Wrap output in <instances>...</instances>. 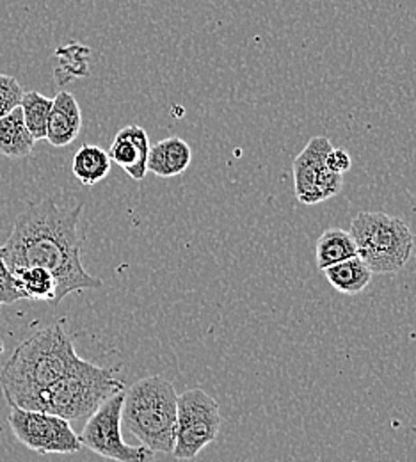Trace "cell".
<instances>
[{
  "instance_id": "1",
  "label": "cell",
  "mask_w": 416,
  "mask_h": 462,
  "mask_svg": "<svg viewBox=\"0 0 416 462\" xmlns=\"http://www.w3.org/2000/svg\"><path fill=\"white\" fill-rule=\"evenodd\" d=\"M84 205L60 208L52 198L29 203L14 221L11 235L0 247L9 271L20 267H42L58 282L52 306L80 290L100 289L102 280L91 276L82 265V235L79 219Z\"/></svg>"
},
{
  "instance_id": "2",
  "label": "cell",
  "mask_w": 416,
  "mask_h": 462,
  "mask_svg": "<svg viewBox=\"0 0 416 462\" xmlns=\"http://www.w3.org/2000/svg\"><path fill=\"white\" fill-rule=\"evenodd\" d=\"M79 359L71 338L60 324L32 333L14 348L0 370V384L7 404L38 411L42 395Z\"/></svg>"
},
{
  "instance_id": "3",
  "label": "cell",
  "mask_w": 416,
  "mask_h": 462,
  "mask_svg": "<svg viewBox=\"0 0 416 462\" xmlns=\"http://www.w3.org/2000/svg\"><path fill=\"white\" fill-rule=\"evenodd\" d=\"M179 393L161 375L139 379L125 390L121 423L155 454H173Z\"/></svg>"
},
{
  "instance_id": "4",
  "label": "cell",
  "mask_w": 416,
  "mask_h": 462,
  "mask_svg": "<svg viewBox=\"0 0 416 462\" xmlns=\"http://www.w3.org/2000/svg\"><path fill=\"white\" fill-rule=\"evenodd\" d=\"M123 390L125 386L115 377L113 368H104L80 357L64 377L42 395L38 411L79 421L89 418L107 399Z\"/></svg>"
},
{
  "instance_id": "5",
  "label": "cell",
  "mask_w": 416,
  "mask_h": 462,
  "mask_svg": "<svg viewBox=\"0 0 416 462\" xmlns=\"http://www.w3.org/2000/svg\"><path fill=\"white\" fill-rule=\"evenodd\" d=\"M357 256L374 274H393L406 267L415 249L410 226L384 212H361L351 223Z\"/></svg>"
},
{
  "instance_id": "6",
  "label": "cell",
  "mask_w": 416,
  "mask_h": 462,
  "mask_svg": "<svg viewBox=\"0 0 416 462\" xmlns=\"http://www.w3.org/2000/svg\"><path fill=\"white\" fill-rule=\"evenodd\" d=\"M7 421L22 445L42 456H71L82 448L69 421L58 414L11 405Z\"/></svg>"
},
{
  "instance_id": "7",
  "label": "cell",
  "mask_w": 416,
  "mask_h": 462,
  "mask_svg": "<svg viewBox=\"0 0 416 462\" xmlns=\"http://www.w3.org/2000/svg\"><path fill=\"white\" fill-rule=\"evenodd\" d=\"M221 412L217 402L201 388L179 395L177 434L173 456L180 461L194 459L219 434Z\"/></svg>"
},
{
  "instance_id": "8",
  "label": "cell",
  "mask_w": 416,
  "mask_h": 462,
  "mask_svg": "<svg viewBox=\"0 0 416 462\" xmlns=\"http://www.w3.org/2000/svg\"><path fill=\"white\" fill-rule=\"evenodd\" d=\"M125 390L107 399L86 421L80 432L82 447L89 448L104 459L116 462H153L155 452L141 447L126 445L121 434V411Z\"/></svg>"
},
{
  "instance_id": "9",
  "label": "cell",
  "mask_w": 416,
  "mask_h": 462,
  "mask_svg": "<svg viewBox=\"0 0 416 462\" xmlns=\"http://www.w3.org/2000/svg\"><path fill=\"white\" fill-rule=\"evenodd\" d=\"M333 144L328 137H311L294 161V190L302 205H317L335 198L344 185V174L333 173L326 157Z\"/></svg>"
},
{
  "instance_id": "10",
  "label": "cell",
  "mask_w": 416,
  "mask_h": 462,
  "mask_svg": "<svg viewBox=\"0 0 416 462\" xmlns=\"http://www.w3.org/2000/svg\"><path fill=\"white\" fill-rule=\"evenodd\" d=\"M150 148L152 146L146 130L139 125H128L115 135L109 157L132 180L141 181L148 173Z\"/></svg>"
},
{
  "instance_id": "11",
  "label": "cell",
  "mask_w": 416,
  "mask_h": 462,
  "mask_svg": "<svg viewBox=\"0 0 416 462\" xmlns=\"http://www.w3.org/2000/svg\"><path fill=\"white\" fill-rule=\"evenodd\" d=\"M82 128V111L75 97L68 91H60L52 98V109L47 125V141L56 146H69L80 134Z\"/></svg>"
},
{
  "instance_id": "12",
  "label": "cell",
  "mask_w": 416,
  "mask_h": 462,
  "mask_svg": "<svg viewBox=\"0 0 416 462\" xmlns=\"http://www.w3.org/2000/svg\"><path fill=\"white\" fill-rule=\"evenodd\" d=\"M192 161V150L181 137H166L150 148L148 171L161 178H173L183 173Z\"/></svg>"
},
{
  "instance_id": "13",
  "label": "cell",
  "mask_w": 416,
  "mask_h": 462,
  "mask_svg": "<svg viewBox=\"0 0 416 462\" xmlns=\"http://www.w3.org/2000/svg\"><path fill=\"white\" fill-rule=\"evenodd\" d=\"M36 139L25 126L22 109L16 107L0 117V153L9 159H23L32 153Z\"/></svg>"
},
{
  "instance_id": "14",
  "label": "cell",
  "mask_w": 416,
  "mask_h": 462,
  "mask_svg": "<svg viewBox=\"0 0 416 462\" xmlns=\"http://www.w3.org/2000/svg\"><path fill=\"white\" fill-rule=\"evenodd\" d=\"M322 273L326 274V280L333 289L346 295H359L370 285L374 276L370 267L357 254L346 262L324 269Z\"/></svg>"
},
{
  "instance_id": "15",
  "label": "cell",
  "mask_w": 416,
  "mask_h": 462,
  "mask_svg": "<svg viewBox=\"0 0 416 462\" xmlns=\"http://www.w3.org/2000/svg\"><path fill=\"white\" fill-rule=\"evenodd\" d=\"M356 254V242H355L351 231L329 228V230L324 231L317 240L315 260H317V267L320 271H324L331 265H337L340 262H346Z\"/></svg>"
},
{
  "instance_id": "16",
  "label": "cell",
  "mask_w": 416,
  "mask_h": 462,
  "mask_svg": "<svg viewBox=\"0 0 416 462\" xmlns=\"http://www.w3.org/2000/svg\"><path fill=\"white\" fill-rule=\"evenodd\" d=\"M111 166L113 161L109 157V152L102 150L97 144H84L73 157L71 171L80 183L91 187L107 178V174L111 173Z\"/></svg>"
},
{
  "instance_id": "17",
  "label": "cell",
  "mask_w": 416,
  "mask_h": 462,
  "mask_svg": "<svg viewBox=\"0 0 416 462\" xmlns=\"http://www.w3.org/2000/svg\"><path fill=\"white\" fill-rule=\"evenodd\" d=\"M16 289L29 300H45L54 304L58 282L54 274L42 267H20L11 271Z\"/></svg>"
},
{
  "instance_id": "18",
  "label": "cell",
  "mask_w": 416,
  "mask_h": 462,
  "mask_svg": "<svg viewBox=\"0 0 416 462\" xmlns=\"http://www.w3.org/2000/svg\"><path fill=\"white\" fill-rule=\"evenodd\" d=\"M20 109H22L25 126L31 132V135L36 141L45 139L49 116L52 109V98H49L38 91H29V93H23Z\"/></svg>"
},
{
  "instance_id": "19",
  "label": "cell",
  "mask_w": 416,
  "mask_h": 462,
  "mask_svg": "<svg viewBox=\"0 0 416 462\" xmlns=\"http://www.w3.org/2000/svg\"><path fill=\"white\" fill-rule=\"evenodd\" d=\"M58 56V68H56V79L60 84L66 80H73L77 77L88 75V60H89V49L79 43H69L66 47H60L56 52Z\"/></svg>"
},
{
  "instance_id": "20",
  "label": "cell",
  "mask_w": 416,
  "mask_h": 462,
  "mask_svg": "<svg viewBox=\"0 0 416 462\" xmlns=\"http://www.w3.org/2000/svg\"><path fill=\"white\" fill-rule=\"evenodd\" d=\"M23 93L25 91L14 77L0 73V117L20 107Z\"/></svg>"
},
{
  "instance_id": "21",
  "label": "cell",
  "mask_w": 416,
  "mask_h": 462,
  "mask_svg": "<svg viewBox=\"0 0 416 462\" xmlns=\"http://www.w3.org/2000/svg\"><path fill=\"white\" fill-rule=\"evenodd\" d=\"M22 299H23V295L20 293V290L16 289L13 274L4 262L2 249H0V306H7V304L18 302Z\"/></svg>"
},
{
  "instance_id": "22",
  "label": "cell",
  "mask_w": 416,
  "mask_h": 462,
  "mask_svg": "<svg viewBox=\"0 0 416 462\" xmlns=\"http://www.w3.org/2000/svg\"><path fill=\"white\" fill-rule=\"evenodd\" d=\"M326 166L333 171V173L344 174L351 171L353 168V159L349 155V152L342 150V148H331V152L326 157Z\"/></svg>"
}]
</instances>
